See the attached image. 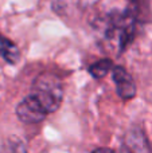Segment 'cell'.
Wrapping results in <instances>:
<instances>
[{"label":"cell","mask_w":152,"mask_h":153,"mask_svg":"<svg viewBox=\"0 0 152 153\" xmlns=\"http://www.w3.org/2000/svg\"><path fill=\"white\" fill-rule=\"evenodd\" d=\"M47 111L34 94L27 95L16 106V116L24 124H38L47 117Z\"/></svg>","instance_id":"3"},{"label":"cell","mask_w":152,"mask_h":153,"mask_svg":"<svg viewBox=\"0 0 152 153\" xmlns=\"http://www.w3.org/2000/svg\"><path fill=\"white\" fill-rule=\"evenodd\" d=\"M136 24L137 15L135 11H113L102 22V34L108 42L115 43L118 53H123L133 40Z\"/></svg>","instance_id":"1"},{"label":"cell","mask_w":152,"mask_h":153,"mask_svg":"<svg viewBox=\"0 0 152 153\" xmlns=\"http://www.w3.org/2000/svg\"><path fill=\"white\" fill-rule=\"evenodd\" d=\"M0 56L10 65H16L20 59V51L18 46L0 34Z\"/></svg>","instance_id":"5"},{"label":"cell","mask_w":152,"mask_h":153,"mask_svg":"<svg viewBox=\"0 0 152 153\" xmlns=\"http://www.w3.org/2000/svg\"><path fill=\"white\" fill-rule=\"evenodd\" d=\"M32 94L39 100L48 114L58 110L63 100V85L57 75L45 73L32 83Z\"/></svg>","instance_id":"2"},{"label":"cell","mask_w":152,"mask_h":153,"mask_svg":"<svg viewBox=\"0 0 152 153\" xmlns=\"http://www.w3.org/2000/svg\"><path fill=\"white\" fill-rule=\"evenodd\" d=\"M113 67H115V65H113L112 59L105 58V59H101V61L96 62V63L90 65V67L88 69V71L93 78L101 79V78H104V76H107L108 73H109Z\"/></svg>","instance_id":"6"},{"label":"cell","mask_w":152,"mask_h":153,"mask_svg":"<svg viewBox=\"0 0 152 153\" xmlns=\"http://www.w3.org/2000/svg\"><path fill=\"white\" fill-rule=\"evenodd\" d=\"M129 1L133 3V4H137V3H139V0H129Z\"/></svg>","instance_id":"7"},{"label":"cell","mask_w":152,"mask_h":153,"mask_svg":"<svg viewBox=\"0 0 152 153\" xmlns=\"http://www.w3.org/2000/svg\"><path fill=\"white\" fill-rule=\"evenodd\" d=\"M113 82L116 85L117 95L124 101L132 100L136 95V83L128 71L121 66H115L112 69Z\"/></svg>","instance_id":"4"}]
</instances>
